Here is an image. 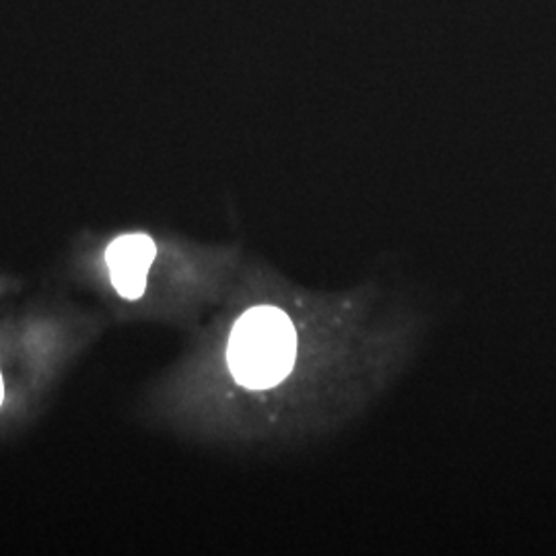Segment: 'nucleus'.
Masks as SVG:
<instances>
[{"mask_svg": "<svg viewBox=\"0 0 556 556\" xmlns=\"http://www.w3.org/2000/svg\"><path fill=\"white\" fill-rule=\"evenodd\" d=\"M295 357L298 332L282 309L260 305L236 321L227 344V363L243 388L277 386L291 374Z\"/></svg>", "mask_w": 556, "mask_h": 556, "instance_id": "nucleus-1", "label": "nucleus"}, {"mask_svg": "<svg viewBox=\"0 0 556 556\" xmlns=\"http://www.w3.org/2000/svg\"><path fill=\"white\" fill-rule=\"evenodd\" d=\"M155 256L157 245L147 233H126L108 245L105 264L119 298L137 301L144 295Z\"/></svg>", "mask_w": 556, "mask_h": 556, "instance_id": "nucleus-2", "label": "nucleus"}, {"mask_svg": "<svg viewBox=\"0 0 556 556\" xmlns=\"http://www.w3.org/2000/svg\"><path fill=\"white\" fill-rule=\"evenodd\" d=\"M4 402V383H2V374H0V406Z\"/></svg>", "mask_w": 556, "mask_h": 556, "instance_id": "nucleus-3", "label": "nucleus"}]
</instances>
